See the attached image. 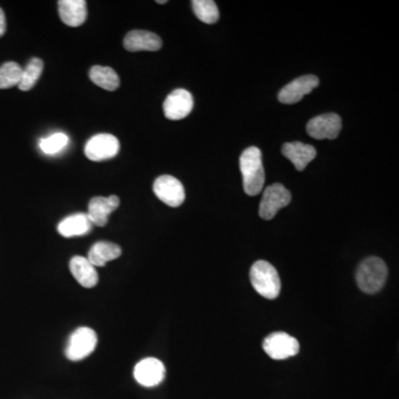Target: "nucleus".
<instances>
[{"instance_id": "nucleus-1", "label": "nucleus", "mask_w": 399, "mask_h": 399, "mask_svg": "<svg viewBox=\"0 0 399 399\" xmlns=\"http://www.w3.org/2000/svg\"><path fill=\"white\" fill-rule=\"evenodd\" d=\"M240 169L243 177V188L247 196H257L266 182L262 152L256 147H247L240 157Z\"/></svg>"}, {"instance_id": "nucleus-2", "label": "nucleus", "mask_w": 399, "mask_h": 399, "mask_svg": "<svg viewBox=\"0 0 399 399\" xmlns=\"http://www.w3.org/2000/svg\"><path fill=\"white\" fill-rule=\"evenodd\" d=\"M387 276L389 270L386 263L379 257H368L365 259L357 268V285L363 292L375 294L383 289Z\"/></svg>"}, {"instance_id": "nucleus-3", "label": "nucleus", "mask_w": 399, "mask_h": 399, "mask_svg": "<svg viewBox=\"0 0 399 399\" xmlns=\"http://www.w3.org/2000/svg\"><path fill=\"white\" fill-rule=\"evenodd\" d=\"M249 280L253 289L268 300H275L281 293V279L276 268L266 261H256L251 268Z\"/></svg>"}, {"instance_id": "nucleus-4", "label": "nucleus", "mask_w": 399, "mask_h": 399, "mask_svg": "<svg viewBox=\"0 0 399 399\" xmlns=\"http://www.w3.org/2000/svg\"><path fill=\"white\" fill-rule=\"evenodd\" d=\"M98 336L90 327H79L70 335L66 347V356L69 361L78 362L94 353Z\"/></svg>"}, {"instance_id": "nucleus-5", "label": "nucleus", "mask_w": 399, "mask_h": 399, "mask_svg": "<svg viewBox=\"0 0 399 399\" xmlns=\"http://www.w3.org/2000/svg\"><path fill=\"white\" fill-rule=\"evenodd\" d=\"M263 349L271 358L283 361L298 355L300 343L287 333L275 332L264 338Z\"/></svg>"}, {"instance_id": "nucleus-6", "label": "nucleus", "mask_w": 399, "mask_h": 399, "mask_svg": "<svg viewBox=\"0 0 399 399\" xmlns=\"http://www.w3.org/2000/svg\"><path fill=\"white\" fill-rule=\"evenodd\" d=\"M291 192L281 183H274L266 189L261 200L259 215L264 220H272L280 210L291 203Z\"/></svg>"}, {"instance_id": "nucleus-7", "label": "nucleus", "mask_w": 399, "mask_h": 399, "mask_svg": "<svg viewBox=\"0 0 399 399\" xmlns=\"http://www.w3.org/2000/svg\"><path fill=\"white\" fill-rule=\"evenodd\" d=\"M153 192L160 201L171 208H177L185 200L184 187L177 177L161 175L153 183Z\"/></svg>"}, {"instance_id": "nucleus-8", "label": "nucleus", "mask_w": 399, "mask_h": 399, "mask_svg": "<svg viewBox=\"0 0 399 399\" xmlns=\"http://www.w3.org/2000/svg\"><path fill=\"white\" fill-rule=\"evenodd\" d=\"M120 151V143L118 138L113 134H96L89 140L85 147V154L89 160L99 161L115 158Z\"/></svg>"}, {"instance_id": "nucleus-9", "label": "nucleus", "mask_w": 399, "mask_h": 399, "mask_svg": "<svg viewBox=\"0 0 399 399\" xmlns=\"http://www.w3.org/2000/svg\"><path fill=\"white\" fill-rule=\"evenodd\" d=\"M342 130V119L336 113L317 115L306 126V131L317 140H334Z\"/></svg>"}, {"instance_id": "nucleus-10", "label": "nucleus", "mask_w": 399, "mask_h": 399, "mask_svg": "<svg viewBox=\"0 0 399 399\" xmlns=\"http://www.w3.org/2000/svg\"><path fill=\"white\" fill-rule=\"evenodd\" d=\"M193 106L192 94L185 89H177L164 100V115L169 120H182L190 115Z\"/></svg>"}, {"instance_id": "nucleus-11", "label": "nucleus", "mask_w": 399, "mask_h": 399, "mask_svg": "<svg viewBox=\"0 0 399 399\" xmlns=\"http://www.w3.org/2000/svg\"><path fill=\"white\" fill-rule=\"evenodd\" d=\"M136 381L145 387H156L164 382L166 377V368L158 358L147 357L140 361L133 370Z\"/></svg>"}, {"instance_id": "nucleus-12", "label": "nucleus", "mask_w": 399, "mask_h": 399, "mask_svg": "<svg viewBox=\"0 0 399 399\" xmlns=\"http://www.w3.org/2000/svg\"><path fill=\"white\" fill-rule=\"evenodd\" d=\"M319 80L317 75H302L282 89L279 92V100L284 105H294L303 99L306 94H311L319 87Z\"/></svg>"}, {"instance_id": "nucleus-13", "label": "nucleus", "mask_w": 399, "mask_h": 399, "mask_svg": "<svg viewBox=\"0 0 399 399\" xmlns=\"http://www.w3.org/2000/svg\"><path fill=\"white\" fill-rule=\"evenodd\" d=\"M120 205V198L117 196H110L109 198L96 196L92 198L88 205V217L92 225L105 226L109 221V215L118 209Z\"/></svg>"}, {"instance_id": "nucleus-14", "label": "nucleus", "mask_w": 399, "mask_h": 399, "mask_svg": "<svg viewBox=\"0 0 399 399\" xmlns=\"http://www.w3.org/2000/svg\"><path fill=\"white\" fill-rule=\"evenodd\" d=\"M124 48L131 52L138 51H158L162 47V41L156 34L147 30H132L124 37Z\"/></svg>"}, {"instance_id": "nucleus-15", "label": "nucleus", "mask_w": 399, "mask_h": 399, "mask_svg": "<svg viewBox=\"0 0 399 399\" xmlns=\"http://www.w3.org/2000/svg\"><path fill=\"white\" fill-rule=\"evenodd\" d=\"M58 9L62 22L70 27H79L85 24L88 17L87 1L85 0H60Z\"/></svg>"}, {"instance_id": "nucleus-16", "label": "nucleus", "mask_w": 399, "mask_h": 399, "mask_svg": "<svg viewBox=\"0 0 399 399\" xmlns=\"http://www.w3.org/2000/svg\"><path fill=\"white\" fill-rule=\"evenodd\" d=\"M282 153L294 164L298 171H303L307 164L317 158V149L313 145L302 143H284Z\"/></svg>"}, {"instance_id": "nucleus-17", "label": "nucleus", "mask_w": 399, "mask_h": 399, "mask_svg": "<svg viewBox=\"0 0 399 399\" xmlns=\"http://www.w3.org/2000/svg\"><path fill=\"white\" fill-rule=\"evenodd\" d=\"M69 268L73 277L77 280L81 286L92 289L98 284L99 282L98 272L92 263L89 262L87 257L80 256V255L73 256L70 260Z\"/></svg>"}, {"instance_id": "nucleus-18", "label": "nucleus", "mask_w": 399, "mask_h": 399, "mask_svg": "<svg viewBox=\"0 0 399 399\" xmlns=\"http://www.w3.org/2000/svg\"><path fill=\"white\" fill-rule=\"evenodd\" d=\"M92 221L89 220L87 213H75L64 217V220L58 224V232L64 238H73V236H82L90 233L92 231Z\"/></svg>"}, {"instance_id": "nucleus-19", "label": "nucleus", "mask_w": 399, "mask_h": 399, "mask_svg": "<svg viewBox=\"0 0 399 399\" xmlns=\"http://www.w3.org/2000/svg\"><path fill=\"white\" fill-rule=\"evenodd\" d=\"M121 247L118 244L111 243V242H96V244L92 245V249H89L88 259L89 262L92 263V266H105L108 262L115 260L121 256Z\"/></svg>"}, {"instance_id": "nucleus-20", "label": "nucleus", "mask_w": 399, "mask_h": 399, "mask_svg": "<svg viewBox=\"0 0 399 399\" xmlns=\"http://www.w3.org/2000/svg\"><path fill=\"white\" fill-rule=\"evenodd\" d=\"M90 80L108 92H115L120 86V79L118 73L110 67H102V66H94L89 73Z\"/></svg>"}, {"instance_id": "nucleus-21", "label": "nucleus", "mask_w": 399, "mask_h": 399, "mask_svg": "<svg viewBox=\"0 0 399 399\" xmlns=\"http://www.w3.org/2000/svg\"><path fill=\"white\" fill-rule=\"evenodd\" d=\"M43 71V61L39 58H32L26 67L22 68V79L18 88L22 92H29L41 79Z\"/></svg>"}, {"instance_id": "nucleus-22", "label": "nucleus", "mask_w": 399, "mask_h": 399, "mask_svg": "<svg viewBox=\"0 0 399 399\" xmlns=\"http://www.w3.org/2000/svg\"><path fill=\"white\" fill-rule=\"evenodd\" d=\"M192 8L198 19L204 24H215L220 18L219 8L213 0H193Z\"/></svg>"}, {"instance_id": "nucleus-23", "label": "nucleus", "mask_w": 399, "mask_h": 399, "mask_svg": "<svg viewBox=\"0 0 399 399\" xmlns=\"http://www.w3.org/2000/svg\"><path fill=\"white\" fill-rule=\"evenodd\" d=\"M22 67L17 62L9 61L0 67V89L18 86L22 79Z\"/></svg>"}, {"instance_id": "nucleus-24", "label": "nucleus", "mask_w": 399, "mask_h": 399, "mask_svg": "<svg viewBox=\"0 0 399 399\" xmlns=\"http://www.w3.org/2000/svg\"><path fill=\"white\" fill-rule=\"evenodd\" d=\"M68 141L69 139L66 134L58 132V133L52 134L50 137L41 139L39 141V147H41L43 152L46 153V154H56V153L60 152L64 147H67Z\"/></svg>"}, {"instance_id": "nucleus-25", "label": "nucleus", "mask_w": 399, "mask_h": 399, "mask_svg": "<svg viewBox=\"0 0 399 399\" xmlns=\"http://www.w3.org/2000/svg\"><path fill=\"white\" fill-rule=\"evenodd\" d=\"M6 28H7V24H6L5 13L3 9L0 8V38L5 35Z\"/></svg>"}, {"instance_id": "nucleus-26", "label": "nucleus", "mask_w": 399, "mask_h": 399, "mask_svg": "<svg viewBox=\"0 0 399 399\" xmlns=\"http://www.w3.org/2000/svg\"><path fill=\"white\" fill-rule=\"evenodd\" d=\"M157 3H160V5H164V3H168V1H166V0H159Z\"/></svg>"}]
</instances>
